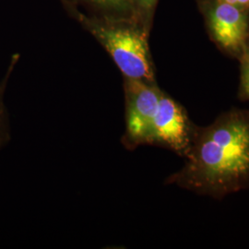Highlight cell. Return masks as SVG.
Wrapping results in <instances>:
<instances>
[{
    "mask_svg": "<svg viewBox=\"0 0 249 249\" xmlns=\"http://www.w3.org/2000/svg\"><path fill=\"white\" fill-rule=\"evenodd\" d=\"M185 164L166 178L197 195L222 199L249 188V109L231 108L197 126Z\"/></svg>",
    "mask_w": 249,
    "mask_h": 249,
    "instance_id": "obj_1",
    "label": "cell"
},
{
    "mask_svg": "<svg viewBox=\"0 0 249 249\" xmlns=\"http://www.w3.org/2000/svg\"><path fill=\"white\" fill-rule=\"evenodd\" d=\"M91 33L111 55L124 78L156 83L146 34L130 27L92 25Z\"/></svg>",
    "mask_w": 249,
    "mask_h": 249,
    "instance_id": "obj_2",
    "label": "cell"
},
{
    "mask_svg": "<svg viewBox=\"0 0 249 249\" xmlns=\"http://www.w3.org/2000/svg\"><path fill=\"white\" fill-rule=\"evenodd\" d=\"M125 129L122 144L133 151L150 145L151 128L162 90L156 83L124 78Z\"/></svg>",
    "mask_w": 249,
    "mask_h": 249,
    "instance_id": "obj_3",
    "label": "cell"
},
{
    "mask_svg": "<svg viewBox=\"0 0 249 249\" xmlns=\"http://www.w3.org/2000/svg\"><path fill=\"white\" fill-rule=\"evenodd\" d=\"M197 125L185 107L162 91L153 119L150 145L162 147L185 158L194 141Z\"/></svg>",
    "mask_w": 249,
    "mask_h": 249,
    "instance_id": "obj_4",
    "label": "cell"
},
{
    "mask_svg": "<svg viewBox=\"0 0 249 249\" xmlns=\"http://www.w3.org/2000/svg\"><path fill=\"white\" fill-rule=\"evenodd\" d=\"M209 29L217 45L239 59L249 43V15L245 9L225 2H216L208 13Z\"/></svg>",
    "mask_w": 249,
    "mask_h": 249,
    "instance_id": "obj_5",
    "label": "cell"
},
{
    "mask_svg": "<svg viewBox=\"0 0 249 249\" xmlns=\"http://www.w3.org/2000/svg\"><path fill=\"white\" fill-rule=\"evenodd\" d=\"M239 61L241 74L238 98L241 101L249 102V43L241 53Z\"/></svg>",
    "mask_w": 249,
    "mask_h": 249,
    "instance_id": "obj_6",
    "label": "cell"
},
{
    "mask_svg": "<svg viewBox=\"0 0 249 249\" xmlns=\"http://www.w3.org/2000/svg\"><path fill=\"white\" fill-rule=\"evenodd\" d=\"M4 89L0 88V148H2L10 139L9 115L3 99Z\"/></svg>",
    "mask_w": 249,
    "mask_h": 249,
    "instance_id": "obj_7",
    "label": "cell"
},
{
    "mask_svg": "<svg viewBox=\"0 0 249 249\" xmlns=\"http://www.w3.org/2000/svg\"><path fill=\"white\" fill-rule=\"evenodd\" d=\"M90 1L101 5H106V6H116L120 4L123 0H90Z\"/></svg>",
    "mask_w": 249,
    "mask_h": 249,
    "instance_id": "obj_8",
    "label": "cell"
},
{
    "mask_svg": "<svg viewBox=\"0 0 249 249\" xmlns=\"http://www.w3.org/2000/svg\"><path fill=\"white\" fill-rule=\"evenodd\" d=\"M157 0H137V2L144 8V9H151Z\"/></svg>",
    "mask_w": 249,
    "mask_h": 249,
    "instance_id": "obj_9",
    "label": "cell"
},
{
    "mask_svg": "<svg viewBox=\"0 0 249 249\" xmlns=\"http://www.w3.org/2000/svg\"><path fill=\"white\" fill-rule=\"evenodd\" d=\"M237 6L243 9L249 8V0H237Z\"/></svg>",
    "mask_w": 249,
    "mask_h": 249,
    "instance_id": "obj_10",
    "label": "cell"
},
{
    "mask_svg": "<svg viewBox=\"0 0 249 249\" xmlns=\"http://www.w3.org/2000/svg\"><path fill=\"white\" fill-rule=\"evenodd\" d=\"M218 2H225V3H229V4H233V5H237V0H216Z\"/></svg>",
    "mask_w": 249,
    "mask_h": 249,
    "instance_id": "obj_11",
    "label": "cell"
}]
</instances>
